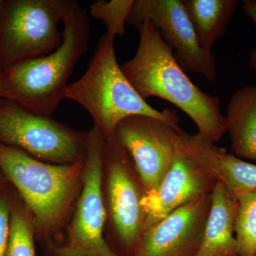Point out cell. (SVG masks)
Instances as JSON below:
<instances>
[{"label": "cell", "instance_id": "cell-1", "mask_svg": "<svg viewBox=\"0 0 256 256\" xmlns=\"http://www.w3.org/2000/svg\"><path fill=\"white\" fill-rule=\"evenodd\" d=\"M140 42L136 55L120 66L122 72L144 100L158 97L185 112L208 142H218L227 132L220 98L202 92L188 78L159 31L150 22L138 28Z\"/></svg>", "mask_w": 256, "mask_h": 256}, {"label": "cell", "instance_id": "cell-2", "mask_svg": "<svg viewBox=\"0 0 256 256\" xmlns=\"http://www.w3.org/2000/svg\"><path fill=\"white\" fill-rule=\"evenodd\" d=\"M84 164L85 160L45 162L0 143V170L28 207L36 237L50 254L63 240L82 188Z\"/></svg>", "mask_w": 256, "mask_h": 256}, {"label": "cell", "instance_id": "cell-3", "mask_svg": "<svg viewBox=\"0 0 256 256\" xmlns=\"http://www.w3.org/2000/svg\"><path fill=\"white\" fill-rule=\"evenodd\" d=\"M63 41L52 53L18 62L2 72V97L26 110L50 116L66 98L76 64L86 52L90 25L75 1L63 20Z\"/></svg>", "mask_w": 256, "mask_h": 256}, {"label": "cell", "instance_id": "cell-4", "mask_svg": "<svg viewBox=\"0 0 256 256\" xmlns=\"http://www.w3.org/2000/svg\"><path fill=\"white\" fill-rule=\"evenodd\" d=\"M66 98L87 110L94 120V126L100 130L106 140L114 136L122 120L136 114L151 116L180 128L176 110H156L136 92L118 64L114 38L107 33L98 42L86 73L69 84Z\"/></svg>", "mask_w": 256, "mask_h": 256}, {"label": "cell", "instance_id": "cell-5", "mask_svg": "<svg viewBox=\"0 0 256 256\" xmlns=\"http://www.w3.org/2000/svg\"><path fill=\"white\" fill-rule=\"evenodd\" d=\"M104 236L118 256H132L146 228V190L130 156L114 136L106 140L102 170Z\"/></svg>", "mask_w": 256, "mask_h": 256}, {"label": "cell", "instance_id": "cell-6", "mask_svg": "<svg viewBox=\"0 0 256 256\" xmlns=\"http://www.w3.org/2000/svg\"><path fill=\"white\" fill-rule=\"evenodd\" d=\"M74 0L4 2L0 16V72L52 53L63 41L58 26Z\"/></svg>", "mask_w": 256, "mask_h": 256}, {"label": "cell", "instance_id": "cell-7", "mask_svg": "<svg viewBox=\"0 0 256 256\" xmlns=\"http://www.w3.org/2000/svg\"><path fill=\"white\" fill-rule=\"evenodd\" d=\"M106 138L96 126L88 132L82 184L63 240L53 256H118L104 236L102 170Z\"/></svg>", "mask_w": 256, "mask_h": 256}, {"label": "cell", "instance_id": "cell-8", "mask_svg": "<svg viewBox=\"0 0 256 256\" xmlns=\"http://www.w3.org/2000/svg\"><path fill=\"white\" fill-rule=\"evenodd\" d=\"M0 143L45 162L73 164L86 156L88 132L76 130L12 101L0 100Z\"/></svg>", "mask_w": 256, "mask_h": 256}, {"label": "cell", "instance_id": "cell-9", "mask_svg": "<svg viewBox=\"0 0 256 256\" xmlns=\"http://www.w3.org/2000/svg\"><path fill=\"white\" fill-rule=\"evenodd\" d=\"M150 22L170 48L184 70L216 78L214 55L202 48L182 0H136L127 23L138 28Z\"/></svg>", "mask_w": 256, "mask_h": 256}, {"label": "cell", "instance_id": "cell-10", "mask_svg": "<svg viewBox=\"0 0 256 256\" xmlns=\"http://www.w3.org/2000/svg\"><path fill=\"white\" fill-rule=\"evenodd\" d=\"M181 130L143 114L130 116L118 124L114 136L130 156L146 194L156 190L169 170Z\"/></svg>", "mask_w": 256, "mask_h": 256}, {"label": "cell", "instance_id": "cell-11", "mask_svg": "<svg viewBox=\"0 0 256 256\" xmlns=\"http://www.w3.org/2000/svg\"><path fill=\"white\" fill-rule=\"evenodd\" d=\"M180 133L169 170L158 188L143 197L142 205L146 214L144 232L175 210L212 194L218 182L206 165L188 150Z\"/></svg>", "mask_w": 256, "mask_h": 256}, {"label": "cell", "instance_id": "cell-12", "mask_svg": "<svg viewBox=\"0 0 256 256\" xmlns=\"http://www.w3.org/2000/svg\"><path fill=\"white\" fill-rule=\"evenodd\" d=\"M206 195L172 212L142 234L132 256H195L212 205Z\"/></svg>", "mask_w": 256, "mask_h": 256}, {"label": "cell", "instance_id": "cell-13", "mask_svg": "<svg viewBox=\"0 0 256 256\" xmlns=\"http://www.w3.org/2000/svg\"><path fill=\"white\" fill-rule=\"evenodd\" d=\"M182 140L197 159L206 165L228 194L237 200L240 195L256 190V164L227 153L200 137L182 130Z\"/></svg>", "mask_w": 256, "mask_h": 256}, {"label": "cell", "instance_id": "cell-14", "mask_svg": "<svg viewBox=\"0 0 256 256\" xmlns=\"http://www.w3.org/2000/svg\"><path fill=\"white\" fill-rule=\"evenodd\" d=\"M212 205L201 246L195 256H238L234 223L238 202L220 182L212 194Z\"/></svg>", "mask_w": 256, "mask_h": 256}, {"label": "cell", "instance_id": "cell-15", "mask_svg": "<svg viewBox=\"0 0 256 256\" xmlns=\"http://www.w3.org/2000/svg\"><path fill=\"white\" fill-rule=\"evenodd\" d=\"M225 118L235 156L256 162V86L242 88L232 96Z\"/></svg>", "mask_w": 256, "mask_h": 256}, {"label": "cell", "instance_id": "cell-16", "mask_svg": "<svg viewBox=\"0 0 256 256\" xmlns=\"http://www.w3.org/2000/svg\"><path fill=\"white\" fill-rule=\"evenodd\" d=\"M203 50L212 53L236 11V0H182Z\"/></svg>", "mask_w": 256, "mask_h": 256}, {"label": "cell", "instance_id": "cell-17", "mask_svg": "<svg viewBox=\"0 0 256 256\" xmlns=\"http://www.w3.org/2000/svg\"><path fill=\"white\" fill-rule=\"evenodd\" d=\"M36 229L33 218L22 198L11 197L9 235L5 256H36Z\"/></svg>", "mask_w": 256, "mask_h": 256}, {"label": "cell", "instance_id": "cell-18", "mask_svg": "<svg viewBox=\"0 0 256 256\" xmlns=\"http://www.w3.org/2000/svg\"><path fill=\"white\" fill-rule=\"evenodd\" d=\"M234 223L238 256H256V190L240 195Z\"/></svg>", "mask_w": 256, "mask_h": 256}, {"label": "cell", "instance_id": "cell-19", "mask_svg": "<svg viewBox=\"0 0 256 256\" xmlns=\"http://www.w3.org/2000/svg\"><path fill=\"white\" fill-rule=\"evenodd\" d=\"M134 0H98L90 6V15L105 24L109 36L122 37L126 33L124 24Z\"/></svg>", "mask_w": 256, "mask_h": 256}, {"label": "cell", "instance_id": "cell-20", "mask_svg": "<svg viewBox=\"0 0 256 256\" xmlns=\"http://www.w3.org/2000/svg\"><path fill=\"white\" fill-rule=\"evenodd\" d=\"M11 196L0 194V256H5L9 235Z\"/></svg>", "mask_w": 256, "mask_h": 256}, {"label": "cell", "instance_id": "cell-21", "mask_svg": "<svg viewBox=\"0 0 256 256\" xmlns=\"http://www.w3.org/2000/svg\"><path fill=\"white\" fill-rule=\"evenodd\" d=\"M242 8L254 22L256 28V0H245L242 1Z\"/></svg>", "mask_w": 256, "mask_h": 256}, {"label": "cell", "instance_id": "cell-22", "mask_svg": "<svg viewBox=\"0 0 256 256\" xmlns=\"http://www.w3.org/2000/svg\"><path fill=\"white\" fill-rule=\"evenodd\" d=\"M250 66L256 72V50L254 48L250 55Z\"/></svg>", "mask_w": 256, "mask_h": 256}, {"label": "cell", "instance_id": "cell-23", "mask_svg": "<svg viewBox=\"0 0 256 256\" xmlns=\"http://www.w3.org/2000/svg\"><path fill=\"white\" fill-rule=\"evenodd\" d=\"M3 86L2 78V72H0V98L2 97Z\"/></svg>", "mask_w": 256, "mask_h": 256}, {"label": "cell", "instance_id": "cell-24", "mask_svg": "<svg viewBox=\"0 0 256 256\" xmlns=\"http://www.w3.org/2000/svg\"><path fill=\"white\" fill-rule=\"evenodd\" d=\"M3 3L4 2L0 0V16H1L2 10Z\"/></svg>", "mask_w": 256, "mask_h": 256}]
</instances>
